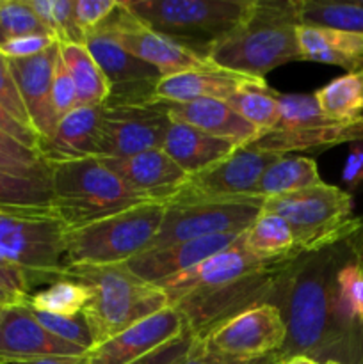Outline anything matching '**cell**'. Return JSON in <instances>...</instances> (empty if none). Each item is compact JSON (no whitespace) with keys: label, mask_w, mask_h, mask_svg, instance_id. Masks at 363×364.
Masks as SVG:
<instances>
[{"label":"cell","mask_w":363,"mask_h":364,"mask_svg":"<svg viewBox=\"0 0 363 364\" xmlns=\"http://www.w3.org/2000/svg\"><path fill=\"white\" fill-rule=\"evenodd\" d=\"M362 233L313 255H302L288 272L276 306L283 316L287 336L280 358L358 364L363 352L362 323L347 316L338 297V270L358 258Z\"/></svg>","instance_id":"obj_1"},{"label":"cell","mask_w":363,"mask_h":364,"mask_svg":"<svg viewBox=\"0 0 363 364\" xmlns=\"http://www.w3.org/2000/svg\"><path fill=\"white\" fill-rule=\"evenodd\" d=\"M298 27L295 0H255L248 20L230 36L210 46L206 57L221 70L263 78L281 64L302 60Z\"/></svg>","instance_id":"obj_2"},{"label":"cell","mask_w":363,"mask_h":364,"mask_svg":"<svg viewBox=\"0 0 363 364\" xmlns=\"http://www.w3.org/2000/svg\"><path fill=\"white\" fill-rule=\"evenodd\" d=\"M60 277L78 281L91 291L82 315L95 347L169 306L159 287L135 277L125 263L66 267Z\"/></svg>","instance_id":"obj_3"},{"label":"cell","mask_w":363,"mask_h":364,"mask_svg":"<svg viewBox=\"0 0 363 364\" xmlns=\"http://www.w3.org/2000/svg\"><path fill=\"white\" fill-rule=\"evenodd\" d=\"M53 210L66 230L146 203L100 159L50 164Z\"/></svg>","instance_id":"obj_4"},{"label":"cell","mask_w":363,"mask_h":364,"mask_svg":"<svg viewBox=\"0 0 363 364\" xmlns=\"http://www.w3.org/2000/svg\"><path fill=\"white\" fill-rule=\"evenodd\" d=\"M142 25L206 55L249 18L255 0H127Z\"/></svg>","instance_id":"obj_5"},{"label":"cell","mask_w":363,"mask_h":364,"mask_svg":"<svg viewBox=\"0 0 363 364\" xmlns=\"http://www.w3.org/2000/svg\"><path fill=\"white\" fill-rule=\"evenodd\" d=\"M164 212V203L146 201L88 226L66 230L64 263L66 267L127 263L134 256L148 251L159 233Z\"/></svg>","instance_id":"obj_6"},{"label":"cell","mask_w":363,"mask_h":364,"mask_svg":"<svg viewBox=\"0 0 363 364\" xmlns=\"http://www.w3.org/2000/svg\"><path fill=\"white\" fill-rule=\"evenodd\" d=\"M263 212L287 220L302 255L324 251L363 231V219L352 217V198L335 185L319 183L263 201Z\"/></svg>","instance_id":"obj_7"},{"label":"cell","mask_w":363,"mask_h":364,"mask_svg":"<svg viewBox=\"0 0 363 364\" xmlns=\"http://www.w3.org/2000/svg\"><path fill=\"white\" fill-rule=\"evenodd\" d=\"M302 256L301 251L278 256L276 259L256 272L244 277L210 288V290L192 291L171 304L185 320L187 331L196 340L219 327L238 313L262 304H274L288 272Z\"/></svg>","instance_id":"obj_8"},{"label":"cell","mask_w":363,"mask_h":364,"mask_svg":"<svg viewBox=\"0 0 363 364\" xmlns=\"http://www.w3.org/2000/svg\"><path fill=\"white\" fill-rule=\"evenodd\" d=\"M262 198H173L149 249L224 233H244L263 208ZM148 249V251H149Z\"/></svg>","instance_id":"obj_9"},{"label":"cell","mask_w":363,"mask_h":364,"mask_svg":"<svg viewBox=\"0 0 363 364\" xmlns=\"http://www.w3.org/2000/svg\"><path fill=\"white\" fill-rule=\"evenodd\" d=\"M66 228L57 217L0 212V262L27 274L34 284L63 276Z\"/></svg>","instance_id":"obj_10"},{"label":"cell","mask_w":363,"mask_h":364,"mask_svg":"<svg viewBox=\"0 0 363 364\" xmlns=\"http://www.w3.org/2000/svg\"><path fill=\"white\" fill-rule=\"evenodd\" d=\"M169 117L146 103L105 102L98 130V159H127L162 148Z\"/></svg>","instance_id":"obj_11"},{"label":"cell","mask_w":363,"mask_h":364,"mask_svg":"<svg viewBox=\"0 0 363 364\" xmlns=\"http://www.w3.org/2000/svg\"><path fill=\"white\" fill-rule=\"evenodd\" d=\"M103 25L116 36L125 50H128L142 63L155 68L160 77L189 73V71H209L217 68L203 53L142 25L123 6V2H120L117 9L103 21Z\"/></svg>","instance_id":"obj_12"},{"label":"cell","mask_w":363,"mask_h":364,"mask_svg":"<svg viewBox=\"0 0 363 364\" xmlns=\"http://www.w3.org/2000/svg\"><path fill=\"white\" fill-rule=\"evenodd\" d=\"M287 327L274 304H262L238 313L210 331L201 340V348L237 359H260L278 354L283 347Z\"/></svg>","instance_id":"obj_13"},{"label":"cell","mask_w":363,"mask_h":364,"mask_svg":"<svg viewBox=\"0 0 363 364\" xmlns=\"http://www.w3.org/2000/svg\"><path fill=\"white\" fill-rule=\"evenodd\" d=\"M84 46L109 82L110 95L107 102H152L157 82L162 77L155 68L125 50L105 25L100 23L89 31L85 34Z\"/></svg>","instance_id":"obj_14"},{"label":"cell","mask_w":363,"mask_h":364,"mask_svg":"<svg viewBox=\"0 0 363 364\" xmlns=\"http://www.w3.org/2000/svg\"><path fill=\"white\" fill-rule=\"evenodd\" d=\"M280 156L249 144L238 146L219 164L189 176L174 198H255L253 192L263 171Z\"/></svg>","instance_id":"obj_15"},{"label":"cell","mask_w":363,"mask_h":364,"mask_svg":"<svg viewBox=\"0 0 363 364\" xmlns=\"http://www.w3.org/2000/svg\"><path fill=\"white\" fill-rule=\"evenodd\" d=\"M88 350L53 336L28 304L6 306L0 313V364H27L57 355H84Z\"/></svg>","instance_id":"obj_16"},{"label":"cell","mask_w":363,"mask_h":364,"mask_svg":"<svg viewBox=\"0 0 363 364\" xmlns=\"http://www.w3.org/2000/svg\"><path fill=\"white\" fill-rule=\"evenodd\" d=\"M185 331L187 326L184 316L167 306L93 348L88 354L89 364H130L178 338Z\"/></svg>","instance_id":"obj_17"},{"label":"cell","mask_w":363,"mask_h":364,"mask_svg":"<svg viewBox=\"0 0 363 364\" xmlns=\"http://www.w3.org/2000/svg\"><path fill=\"white\" fill-rule=\"evenodd\" d=\"M276 258L265 259L253 255L251 251L246 249L241 235L230 247L223 249L217 255L203 259L201 263H198L192 269L185 270V272L178 274L174 277H169V279L162 281V283L155 284V287H159L164 291L171 306L174 301H178L184 295L192 294V291L210 290V288L231 283V281L238 279V277L256 272V270L263 269V267L269 265Z\"/></svg>","instance_id":"obj_18"},{"label":"cell","mask_w":363,"mask_h":364,"mask_svg":"<svg viewBox=\"0 0 363 364\" xmlns=\"http://www.w3.org/2000/svg\"><path fill=\"white\" fill-rule=\"evenodd\" d=\"M57 59L59 43H53L48 50L28 59H7L32 128L39 135V144L48 141L59 124L52 103V80Z\"/></svg>","instance_id":"obj_19"},{"label":"cell","mask_w":363,"mask_h":364,"mask_svg":"<svg viewBox=\"0 0 363 364\" xmlns=\"http://www.w3.org/2000/svg\"><path fill=\"white\" fill-rule=\"evenodd\" d=\"M100 160L146 201L166 205L189 180V174L182 171L162 148L149 149L127 159Z\"/></svg>","instance_id":"obj_20"},{"label":"cell","mask_w":363,"mask_h":364,"mask_svg":"<svg viewBox=\"0 0 363 364\" xmlns=\"http://www.w3.org/2000/svg\"><path fill=\"white\" fill-rule=\"evenodd\" d=\"M241 235L242 233L214 235V237L196 238V240L177 242L166 247L149 249L128 259L125 267L144 283L159 284L192 269L223 249L230 247Z\"/></svg>","instance_id":"obj_21"},{"label":"cell","mask_w":363,"mask_h":364,"mask_svg":"<svg viewBox=\"0 0 363 364\" xmlns=\"http://www.w3.org/2000/svg\"><path fill=\"white\" fill-rule=\"evenodd\" d=\"M148 103L166 114L169 121L187 124L214 137L228 139L238 146L249 144L260 135L255 127L242 119L226 102L219 100H194V102L152 100Z\"/></svg>","instance_id":"obj_22"},{"label":"cell","mask_w":363,"mask_h":364,"mask_svg":"<svg viewBox=\"0 0 363 364\" xmlns=\"http://www.w3.org/2000/svg\"><path fill=\"white\" fill-rule=\"evenodd\" d=\"M102 107H77L57 124L48 141L39 144L46 164L98 159V130Z\"/></svg>","instance_id":"obj_23"},{"label":"cell","mask_w":363,"mask_h":364,"mask_svg":"<svg viewBox=\"0 0 363 364\" xmlns=\"http://www.w3.org/2000/svg\"><path fill=\"white\" fill-rule=\"evenodd\" d=\"M238 144L228 139L214 137L187 124L171 121L162 149L182 171L192 176L230 156Z\"/></svg>","instance_id":"obj_24"},{"label":"cell","mask_w":363,"mask_h":364,"mask_svg":"<svg viewBox=\"0 0 363 364\" xmlns=\"http://www.w3.org/2000/svg\"><path fill=\"white\" fill-rule=\"evenodd\" d=\"M249 80H256V78L221 70V68L209 71H189V73L160 78L153 91V100H159V102H194V100L228 102L233 92Z\"/></svg>","instance_id":"obj_25"},{"label":"cell","mask_w":363,"mask_h":364,"mask_svg":"<svg viewBox=\"0 0 363 364\" xmlns=\"http://www.w3.org/2000/svg\"><path fill=\"white\" fill-rule=\"evenodd\" d=\"M356 141H363V117L349 123H333L302 130H273L258 135L255 141L249 142V146L258 151L283 156L287 153L327 149Z\"/></svg>","instance_id":"obj_26"},{"label":"cell","mask_w":363,"mask_h":364,"mask_svg":"<svg viewBox=\"0 0 363 364\" xmlns=\"http://www.w3.org/2000/svg\"><path fill=\"white\" fill-rule=\"evenodd\" d=\"M298 43L302 60L333 64L349 73L363 71V34L299 25Z\"/></svg>","instance_id":"obj_27"},{"label":"cell","mask_w":363,"mask_h":364,"mask_svg":"<svg viewBox=\"0 0 363 364\" xmlns=\"http://www.w3.org/2000/svg\"><path fill=\"white\" fill-rule=\"evenodd\" d=\"M319 183H322V180L319 176L315 160L306 159V156L283 155L263 171L253 196L269 199L315 187Z\"/></svg>","instance_id":"obj_28"},{"label":"cell","mask_w":363,"mask_h":364,"mask_svg":"<svg viewBox=\"0 0 363 364\" xmlns=\"http://www.w3.org/2000/svg\"><path fill=\"white\" fill-rule=\"evenodd\" d=\"M0 212L57 217L50 181L0 171Z\"/></svg>","instance_id":"obj_29"},{"label":"cell","mask_w":363,"mask_h":364,"mask_svg":"<svg viewBox=\"0 0 363 364\" xmlns=\"http://www.w3.org/2000/svg\"><path fill=\"white\" fill-rule=\"evenodd\" d=\"M60 59L68 68L78 107H102L110 95L105 75L84 45H59Z\"/></svg>","instance_id":"obj_30"},{"label":"cell","mask_w":363,"mask_h":364,"mask_svg":"<svg viewBox=\"0 0 363 364\" xmlns=\"http://www.w3.org/2000/svg\"><path fill=\"white\" fill-rule=\"evenodd\" d=\"M319 109L333 123L363 117V71L347 73L313 92Z\"/></svg>","instance_id":"obj_31"},{"label":"cell","mask_w":363,"mask_h":364,"mask_svg":"<svg viewBox=\"0 0 363 364\" xmlns=\"http://www.w3.org/2000/svg\"><path fill=\"white\" fill-rule=\"evenodd\" d=\"M278 96L280 92L270 89L265 78L263 80L256 78V80L244 82L226 103L262 135L276 127L280 117Z\"/></svg>","instance_id":"obj_32"},{"label":"cell","mask_w":363,"mask_h":364,"mask_svg":"<svg viewBox=\"0 0 363 364\" xmlns=\"http://www.w3.org/2000/svg\"><path fill=\"white\" fill-rule=\"evenodd\" d=\"M299 25L363 34V6L358 0H295Z\"/></svg>","instance_id":"obj_33"},{"label":"cell","mask_w":363,"mask_h":364,"mask_svg":"<svg viewBox=\"0 0 363 364\" xmlns=\"http://www.w3.org/2000/svg\"><path fill=\"white\" fill-rule=\"evenodd\" d=\"M242 240L248 251L258 258H276L298 251L295 238L287 220L270 212H260L251 226L242 233Z\"/></svg>","instance_id":"obj_34"},{"label":"cell","mask_w":363,"mask_h":364,"mask_svg":"<svg viewBox=\"0 0 363 364\" xmlns=\"http://www.w3.org/2000/svg\"><path fill=\"white\" fill-rule=\"evenodd\" d=\"M89 299L91 291L88 287L68 277H59L53 279L48 288L32 294L27 304L34 311L57 316H77L84 311Z\"/></svg>","instance_id":"obj_35"},{"label":"cell","mask_w":363,"mask_h":364,"mask_svg":"<svg viewBox=\"0 0 363 364\" xmlns=\"http://www.w3.org/2000/svg\"><path fill=\"white\" fill-rule=\"evenodd\" d=\"M31 9L59 45H84V32L75 20V0H27Z\"/></svg>","instance_id":"obj_36"},{"label":"cell","mask_w":363,"mask_h":364,"mask_svg":"<svg viewBox=\"0 0 363 364\" xmlns=\"http://www.w3.org/2000/svg\"><path fill=\"white\" fill-rule=\"evenodd\" d=\"M0 171L50 181V166L43 160L41 153L21 144L2 130H0Z\"/></svg>","instance_id":"obj_37"},{"label":"cell","mask_w":363,"mask_h":364,"mask_svg":"<svg viewBox=\"0 0 363 364\" xmlns=\"http://www.w3.org/2000/svg\"><path fill=\"white\" fill-rule=\"evenodd\" d=\"M278 110L280 117L274 130H302V128H317L333 124L319 109L315 96L302 95H280L278 96ZM273 132V130H270Z\"/></svg>","instance_id":"obj_38"},{"label":"cell","mask_w":363,"mask_h":364,"mask_svg":"<svg viewBox=\"0 0 363 364\" xmlns=\"http://www.w3.org/2000/svg\"><path fill=\"white\" fill-rule=\"evenodd\" d=\"M23 36H50V32L27 0H0V45Z\"/></svg>","instance_id":"obj_39"},{"label":"cell","mask_w":363,"mask_h":364,"mask_svg":"<svg viewBox=\"0 0 363 364\" xmlns=\"http://www.w3.org/2000/svg\"><path fill=\"white\" fill-rule=\"evenodd\" d=\"M34 316L38 318V322L45 327L48 333H52L53 336L60 338V340L68 341V343H73L77 347L84 348V350L91 352L93 350V338L91 331H89L88 322H85L84 315L77 316H57L50 315V313H41L34 311Z\"/></svg>","instance_id":"obj_40"},{"label":"cell","mask_w":363,"mask_h":364,"mask_svg":"<svg viewBox=\"0 0 363 364\" xmlns=\"http://www.w3.org/2000/svg\"><path fill=\"white\" fill-rule=\"evenodd\" d=\"M338 297L342 308L352 320L363 327V274L359 270L358 258H352L342 265L337 276Z\"/></svg>","instance_id":"obj_41"},{"label":"cell","mask_w":363,"mask_h":364,"mask_svg":"<svg viewBox=\"0 0 363 364\" xmlns=\"http://www.w3.org/2000/svg\"><path fill=\"white\" fill-rule=\"evenodd\" d=\"M34 281L21 270L0 262V306L27 304Z\"/></svg>","instance_id":"obj_42"},{"label":"cell","mask_w":363,"mask_h":364,"mask_svg":"<svg viewBox=\"0 0 363 364\" xmlns=\"http://www.w3.org/2000/svg\"><path fill=\"white\" fill-rule=\"evenodd\" d=\"M0 105H2L14 119L20 121L23 127L34 130L31 119H28L27 109H25L20 91H18L16 80H14L13 73H11L9 60H7L2 53H0Z\"/></svg>","instance_id":"obj_43"},{"label":"cell","mask_w":363,"mask_h":364,"mask_svg":"<svg viewBox=\"0 0 363 364\" xmlns=\"http://www.w3.org/2000/svg\"><path fill=\"white\" fill-rule=\"evenodd\" d=\"M52 103L53 110H56L57 119H63L64 116L77 109V91H75L73 80H71L68 68L64 66L63 59H57L56 71H53V80H52Z\"/></svg>","instance_id":"obj_44"},{"label":"cell","mask_w":363,"mask_h":364,"mask_svg":"<svg viewBox=\"0 0 363 364\" xmlns=\"http://www.w3.org/2000/svg\"><path fill=\"white\" fill-rule=\"evenodd\" d=\"M120 2L116 0H75V20L84 36L107 20Z\"/></svg>","instance_id":"obj_45"},{"label":"cell","mask_w":363,"mask_h":364,"mask_svg":"<svg viewBox=\"0 0 363 364\" xmlns=\"http://www.w3.org/2000/svg\"><path fill=\"white\" fill-rule=\"evenodd\" d=\"M194 343L196 338L192 336L191 331H185L178 338L167 341L166 345H162L157 350L149 352L148 355H144V358L137 359V361L130 364H178L191 352Z\"/></svg>","instance_id":"obj_46"},{"label":"cell","mask_w":363,"mask_h":364,"mask_svg":"<svg viewBox=\"0 0 363 364\" xmlns=\"http://www.w3.org/2000/svg\"><path fill=\"white\" fill-rule=\"evenodd\" d=\"M53 43L57 41L50 36H23V38L9 39V41L2 43L0 53L9 60L28 59V57L39 55L45 50H48Z\"/></svg>","instance_id":"obj_47"},{"label":"cell","mask_w":363,"mask_h":364,"mask_svg":"<svg viewBox=\"0 0 363 364\" xmlns=\"http://www.w3.org/2000/svg\"><path fill=\"white\" fill-rule=\"evenodd\" d=\"M278 363H283V359L280 358V354H270L260 359H237V358H228V355L205 350V348L199 347L198 341H196L194 347L191 348V352H189V354L185 355V358L178 364H278Z\"/></svg>","instance_id":"obj_48"},{"label":"cell","mask_w":363,"mask_h":364,"mask_svg":"<svg viewBox=\"0 0 363 364\" xmlns=\"http://www.w3.org/2000/svg\"><path fill=\"white\" fill-rule=\"evenodd\" d=\"M342 181L347 185L349 191H356L363 183V141L349 144L347 160L342 171Z\"/></svg>","instance_id":"obj_49"},{"label":"cell","mask_w":363,"mask_h":364,"mask_svg":"<svg viewBox=\"0 0 363 364\" xmlns=\"http://www.w3.org/2000/svg\"><path fill=\"white\" fill-rule=\"evenodd\" d=\"M0 130L9 134L11 137L20 141L21 144L28 146V148H34L39 151V135L36 134L34 130H31V128L23 127L18 119H14L2 105H0Z\"/></svg>","instance_id":"obj_50"},{"label":"cell","mask_w":363,"mask_h":364,"mask_svg":"<svg viewBox=\"0 0 363 364\" xmlns=\"http://www.w3.org/2000/svg\"><path fill=\"white\" fill-rule=\"evenodd\" d=\"M89 354V352H88ZM57 355V358L36 359L27 364H89V355Z\"/></svg>","instance_id":"obj_51"},{"label":"cell","mask_w":363,"mask_h":364,"mask_svg":"<svg viewBox=\"0 0 363 364\" xmlns=\"http://www.w3.org/2000/svg\"><path fill=\"white\" fill-rule=\"evenodd\" d=\"M285 364H319V363L312 361V359L308 358H292L288 359V361H285Z\"/></svg>","instance_id":"obj_52"},{"label":"cell","mask_w":363,"mask_h":364,"mask_svg":"<svg viewBox=\"0 0 363 364\" xmlns=\"http://www.w3.org/2000/svg\"><path fill=\"white\" fill-rule=\"evenodd\" d=\"M358 265H359V270H362V274H363V235H362V249H359V255H358Z\"/></svg>","instance_id":"obj_53"},{"label":"cell","mask_w":363,"mask_h":364,"mask_svg":"<svg viewBox=\"0 0 363 364\" xmlns=\"http://www.w3.org/2000/svg\"><path fill=\"white\" fill-rule=\"evenodd\" d=\"M358 364H363V352H362V358H359V361H358Z\"/></svg>","instance_id":"obj_54"},{"label":"cell","mask_w":363,"mask_h":364,"mask_svg":"<svg viewBox=\"0 0 363 364\" xmlns=\"http://www.w3.org/2000/svg\"><path fill=\"white\" fill-rule=\"evenodd\" d=\"M324 364H338V363H333V361H330V363H324Z\"/></svg>","instance_id":"obj_55"},{"label":"cell","mask_w":363,"mask_h":364,"mask_svg":"<svg viewBox=\"0 0 363 364\" xmlns=\"http://www.w3.org/2000/svg\"><path fill=\"white\" fill-rule=\"evenodd\" d=\"M358 2H359V4H362V6H363V0H358Z\"/></svg>","instance_id":"obj_56"},{"label":"cell","mask_w":363,"mask_h":364,"mask_svg":"<svg viewBox=\"0 0 363 364\" xmlns=\"http://www.w3.org/2000/svg\"><path fill=\"white\" fill-rule=\"evenodd\" d=\"M0 313H2V306H0Z\"/></svg>","instance_id":"obj_57"},{"label":"cell","mask_w":363,"mask_h":364,"mask_svg":"<svg viewBox=\"0 0 363 364\" xmlns=\"http://www.w3.org/2000/svg\"><path fill=\"white\" fill-rule=\"evenodd\" d=\"M278 364H285V361L283 363H278Z\"/></svg>","instance_id":"obj_58"}]
</instances>
